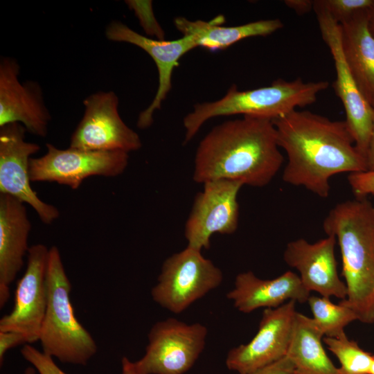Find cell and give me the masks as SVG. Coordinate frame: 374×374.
I'll use <instances>...</instances> for the list:
<instances>
[{"instance_id": "30", "label": "cell", "mask_w": 374, "mask_h": 374, "mask_svg": "<svg viewBox=\"0 0 374 374\" xmlns=\"http://www.w3.org/2000/svg\"><path fill=\"white\" fill-rule=\"evenodd\" d=\"M294 368L291 359L285 356L280 360L249 374H293Z\"/></svg>"}, {"instance_id": "35", "label": "cell", "mask_w": 374, "mask_h": 374, "mask_svg": "<svg viewBox=\"0 0 374 374\" xmlns=\"http://www.w3.org/2000/svg\"><path fill=\"white\" fill-rule=\"evenodd\" d=\"M24 374H37V371L33 366H28L24 370Z\"/></svg>"}, {"instance_id": "14", "label": "cell", "mask_w": 374, "mask_h": 374, "mask_svg": "<svg viewBox=\"0 0 374 374\" xmlns=\"http://www.w3.org/2000/svg\"><path fill=\"white\" fill-rule=\"evenodd\" d=\"M48 253L49 249L43 244L29 248L26 269L17 283L13 308L0 319V332L23 333L28 338L30 344L39 339L47 305Z\"/></svg>"}, {"instance_id": "3", "label": "cell", "mask_w": 374, "mask_h": 374, "mask_svg": "<svg viewBox=\"0 0 374 374\" xmlns=\"http://www.w3.org/2000/svg\"><path fill=\"white\" fill-rule=\"evenodd\" d=\"M323 229L338 243L347 296L339 303L357 321L374 323V205L366 197L337 204L325 217Z\"/></svg>"}, {"instance_id": "8", "label": "cell", "mask_w": 374, "mask_h": 374, "mask_svg": "<svg viewBox=\"0 0 374 374\" xmlns=\"http://www.w3.org/2000/svg\"><path fill=\"white\" fill-rule=\"evenodd\" d=\"M46 152L31 158L30 178L33 182H56L78 189L92 176L114 177L128 165V153L121 151H93L69 147L60 149L46 143Z\"/></svg>"}, {"instance_id": "33", "label": "cell", "mask_w": 374, "mask_h": 374, "mask_svg": "<svg viewBox=\"0 0 374 374\" xmlns=\"http://www.w3.org/2000/svg\"><path fill=\"white\" fill-rule=\"evenodd\" d=\"M122 374H139L135 368L134 364L127 357L121 359Z\"/></svg>"}, {"instance_id": "29", "label": "cell", "mask_w": 374, "mask_h": 374, "mask_svg": "<svg viewBox=\"0 0 374 374\" xmlns=\"http://www.w3.org/2000/svg\"><path fill=\"white\" fill-rule=\"evenodd\" d=\"M30 344L28 338L23 333L15 331L0 332V365L3 364L6 353L19 345Z\"/></svg>"}, {"instance_id": "16", "label": "cell", "mask_w": 374, "mask_h": 374, "mask_svg": "<svg viewBox=\"0 0 374 374\" xmlns=\"http://www.w3.org/2000/svg\"><path fill=\"white\" fill-rule=\"evenodd\" d=\"M105 36L110 41L129 43L141 48L155 62L159 75L158 88L152 103L139 114L136 123L140 129L148 128L153 123L154 113L161 108L171 90L172 72L179 59L198 46L190 36L171 41L145 37L119 21H112L107 25Z\"/></svg>"}, {"instance_id": "25", "label": "cell", "mask_w": 374, "mask_h": 374, "mask_svg": "<svg viewBox=\"0 0 374 374\" xmlns=\"http://www.w3.org/2000/svg\"><path fill=\"white\" fill-rule=\"evenodd\" d=\"M373 0H321L330 15L339 24L368 9Z\"/></svg>"}, {"instance_id": "15", "label": "cell", "mask_w": 374, "mask_h": 374, "mask_svg": "<svg viewBox=\"0 0 374 374\" xmlns=\"http://www.w3.org/2000/svg\"><path fill=\"white\" fill-rule=\"evenodd\" d=\"M20 67L15 58L0 61V127L18 123L37 136L45 137L51 120L40 85L33 80L20 82Z\"/></svg>"}, {"instance_id": "9", "label": "cell", "mask_w": 374, "mask_h": 374, "mask_svg": "<svg viewBox=\"0 0 374 374\" xmlns=\"http://www.w3.org/2000/svg\"><path fill=\"white\" fill-rule=\"evenodd\" d=\"M313 10L317 15L321 37L334 60L336 71L334 88L344 107L345 121L357 149L366 158L374 108L361 93L347 65L341 46L340 24L330 15L321 0L314 1Z\"/></svg>"}, {"instance_id": "12", "label": "cell", "mask_w": 374, "mask_h": 374, "mask_svg": "<svg viewBox=\"0 0 374 374\" xmlns=\"http://www.w3.org/2000/svg\"><path fill=\"white\" fill-rule=\"evenodd\" d=\"M27 130L18 123L0 127V193L10 195L30 206L46 224L60 216L55 206L42 201L30 186L31 156L40 150L25 140Z\"/></svg>"}, {"instance_id": "13", "label": "cell", "mask_w": 374, "mask_h": 374, "mask_svg": "<svg viewBox=\"0 0 374 374\" xmlns=\"http://www.w3.org/2000/svg\"><path fill=\"white\" fill-rule=\"evenodd\" d=\"M296 301L263 310L258 330L253 339L229 350L226 367L239 374H249L273 364L287 355L291 341Z\"/></svg>"}, {"instance_id": "6", "label": "cell", "mask_w": 374, "mask_h": 374, "mask_svg": "<svg viewBox=\"0 0 374 374\" xmlns=\"http://www.w3.org/2000/svg\"><path fill=\"white\" fill-rule=\"evenodd\" d=\"M222 279L220 269L201 250L187 246L163 262L151 296L160 306L178 314L217 287Z\"/></svg>"}, {"instance_id": "23", "label": "cell", "mask_w": 374, "mask_h": 374, "mask_svg": "<svg viewBox=\"0 0 374 374\" xmlns=\"http://www.w3.org/2000/svg\"><path fill=\"white\" fill-rule=\"evenodd\" d=\"M308 303L312 319L327 337H337L345 333L344 328L353 321H357L355 313L348 306L335 304L330 298L310 296Z\"/></svg>"}, {"instance_id": "7", "label": "cell", "mask_w": 374, "mask_h": 374, "mask_svg": "<svg viewBox=\"0 0 374 374\" xmlns=\"http://www.w3.org/2000/svg\"><path fill=\"white\" fill-rule=\"evenodd\" d=\"M207 328L175 318L157 321L148 333L144 355L134 362L139 374H184L204 350Z\"/></svg>"}, {"instance_id": "11", "label": "cell", "mask_w": 374, "mask_h": 374, "mask_svg": "<svg viewBox=\"0 0 374 374\" xmlns=\"http://www.w3.org/2000/svg\"><path fill=\"white\" fill-rule=\"evenodd\" d=\"M203 184V190L195 198L184 229L187 246L201 251L210 248L213 234H232L237 230L238 195L244 186L240 181L228 179L211 180Z\"/></svg>"}, {"instance_id": "4", "label": "cell", "mask_w": 374, "mask_h": 374, "mask_svg": "<svg viewBox=\"0 0 374 374\" xmlns=\"http://www.w3.org/2000/svg\"><path fill=\"white\" fill-rule=\"evenodd\" d=\"M328 86L326 80L304 82L300 78L290 81L278 79L270 85L246 91L232 85L222 98L196 104L193 111L184 117V143L193 139L212 118L241 114L273 121L298 107L314 103L318 95Z\"/></svg>"}, {"instance_id": "19", "label": "cell", "mask_w": 374, "mask_h": 374, "mask_svg": "<svg viewBox=\"0 0 374 374\" xmlns=\"http://www.w3.org/2000/svg\"><path fill=\"white\" fill-rule=\"evenodd\" d=\"M235 308L249 313L258 308H276L286 301L308 302L310 292L303 285L299 276L287 271L270 280L258 278L252 271L238 274L234 287L226 294Z\"/></svg>"}, {"instance_id": "24", "label": "cell", "mask_w": 374, "mask_h": 374, "mask_svg": "<svg viewBox=\"0 0 374 374\" xmlns=\"http://www.w3.org/2000/svg\"><path fill=\"white\" fill-rule=\"evenodd\" d=\"M328 349L339 359L344 374H369L374 355L361 348L345 333L337 337H324Z\"/></svg>"}, {"instance_id": "31", "label": "cell", "mask_w": 374, "mask_h": 374, "mask_svg": "<svg viewBox=\"0 0 374 374\" xmlns=\"http://www.w3.org/2000/svg\"><path fill=\"white\" fill-rule=\"evenodd\" d=\"M285 4L298 15H304L313 10L314 1L286 0Z\"/></svg>"}, {"instance_id": "26", "label": "cell", "mask_w": 374, "mask_h": 374, "mask_svg": "<svg viewBox=\"0 0 374 374\" xmlns=\"http://www.w3.org/2000/svg\"><path fill=\"white\" fill-rule=\"evenodd\" d=\"M139 19L141 26L149 36H154L157 39L164 40V32L157 22L153 12L151 1H125Z\"/></svg>"}, {"instance_id": "2", "label": "cell", "mask_w": 374, "mask_h": 374, "mask_svg": "<svg viewBox=\"0 0 374 374\" xmlns=\"http://www.w3.org/2000/svg\"><path fill=\"white\" fill-rule=\"evenodd\" d=\"M284 157L271 120L243 116L215 126L199 142L193 180L216 179L264 187L280 170Z\"/></svg>"}, {"instance_id": "22", "label": "cell", "mask_w": 374, "mask_h": 374, "mask_svg": "<svg viewBox=\"0 0 374 374\" xmlns=\"http://www.w3.org/2000/svg\"><path fill=\"white\" fill-rule=\"evenodd\" d=\"M323 336L312 318L296 312L286 355L293 363V374H344L327 355Z\"/></svg>"}, {"instance_id": "18", "label": "cell", "mask_w": 374, "mask_h": 374, "mask_svg": "<svg viewBox=\"0 0 374 374\" xmlns=\"http://www.w3.org/2000/svg\"><path fill=\"white\" fill-rule=\"evenodd\" d=\"M31 223L25 204L0 193V307L10 297V285L24 266L30 247Z\"/></svg>"}, {"instance_id": "28", "label": "cell", "mask_w": 374, "mask_h": 374, "mask_svg": "<svg viewBox=\"0 0 374 374\" xmlns=\"http://www.w3.org/2000/svg\"><path fill=\"white\" fill-rule=\"evenodd\" d=\"M348 181L357 197L374 195V170L350 173Z\"/></svg>"}, {"instance_id": "37", "label": "cell", "mask_w": 374, "mask_h": 374, "mask_svg": "<svg viewBox=\"0 0 374 374\" xmlns=\"http://www.w3.org/2000/svg\"><path fill=\"white\" fill-rule=\"evenodd\" d=\"M371 105H372V107L374 108V100L373 101Z\"/></svg>"}, {"instance_id": "34", "label": "cell", "mask_w": 374, "mask_h": 374, "mask_svg": "<svg viewBox=\"0 0 374 374\" xmlns=\"http://www.w3.org/2000/svg\"><path fill=\"white\" fill-rule=\"evenodd\" d=\"M368 21L369 30L374 37V0L371 7L368 9Z\"/></svg>"}, {"instance_id": "5", "label": "cell", "mask_w": 374, "mask_h": 374, "mask_svg": "<svg viewBox=\"0 0 374 374\" xmlns=\"http://www.w3.org/2000/svg\"><path fill=\"white\" fill-rule=\"evenodd\" d=\"M48 299L39 339L42 351L62 363L86 366L96 355L95 340L75 317L71 284L59 249H49L46 271Z\"/></svg>"}, {"instance_id": "21", "label": "cell", "mask_w": 374, "mask_h": 374, "mask_svg": "<svg viewBox=\"0 0 374 374\" xmlns=\"http://www.w3.org/2000/svg\"><path fill=\"white\" fill-rule=\"evenodd\" d=\"M223 19L218 16L210 21H191L178 17L174 19V25L183 36L193 37L198 46L211 51L226 48L246 38L269 35L283 26L279 19H260L235 26L219 25Z\"/></svg>"}, {"instance_id": "10", "label": "cell", "mask_w": 374, "mask_h": 374, "mask_svg": "<svg viewBox=\"0 0 374 374\" xmlns=\"http://www.w3.org/2000/svg\"><path fill=\"white\" fill-rule=\"evenodd\" d=\"M83 116L71 134L69 147L93 151L129 153L142 147L139 135L118 112V98L112 91H98L83 100Z\"/></svg>"}, {"instance_id": "20", "label": "cell", "mask_w": 374, "mask_h": 374, "mask_svg": "<svg viewBox=\"0 0 374 374\" xmlns=\"http://www.w3.org/2000/svg\"><path fill=\"white\" fill-rule=\"evenodd\" d=\"M341 46L347 65L366 100H374V37L368 21V9L340 24Z\"/></svg>"}, {"instance_id": "27", "label": "cell", "mask_w": 374, "mask_h": 374, "mask_svg": "<svg viewBox=\"0 0 374 374\" xmlns=\"http://www.w3.org/2000/svg\"><path fill=\"white\" fill-rule=\"evenodd\" d=\"M20 352L39 374H67L56 364L53 357L30 344H25Z\"/></svg>"}, {"instance_id": "1", "label": "cell", "mask_w": 374, "mask_h": 374, "mask_svg": "<svg viewBox=\"0 0 374 374\" xmlns=\"http://www.w3.org/2000/svg\"><path fill=\"white\" fill-rule=\"evenodd\" d=\"M272 121L278 144L287 157L283 172L285 183L327 198L333 176L367 170L366 158L345 121L295 109Z\"/></svg>"}, {"instance_id": "32", "label": "cell", "mask_w": 374, "mask_h": 374, "mask_svg": "<svg viewBox=\"0 0 374 374\" xmlns=\"http://www.w3.org/2000/svg\"><path fill=\"white\" fill-rule=\"evenodd\" d=\"M366 161L367 170H374V116Z\"/></svg>"}, {"instance_id": "36", "label": "cell", "mask_w": 374, "mask_h": 374, "mask_svg": "<svg viewBox=\"0 0 374 374\" xmlns=\"http://www.w3.org/2000/svg\"><path fill=\"white\" fill-rule=\"evenodd\" d=\"M369 374H374V358L370 368Z\"/></svg>"}, {"instance_id": "17", "label": "cell", "mask_w": 374, "mask_h": 374, "mask_svg": "<svg viewBox=\"0 0 374 374\" xmlns=\"http://www.w3.org/2000/svg\"><path fill=\"white\" fill-rule=\"evenodd\" d=\"M336 243L333 235H327L313 243L299 238L287 243L283 258L288 266L299 272L303 285L310 292H316L323 297L335 296L344 300L347 289L337 273Z\"/></svg>"}]
</instances>
